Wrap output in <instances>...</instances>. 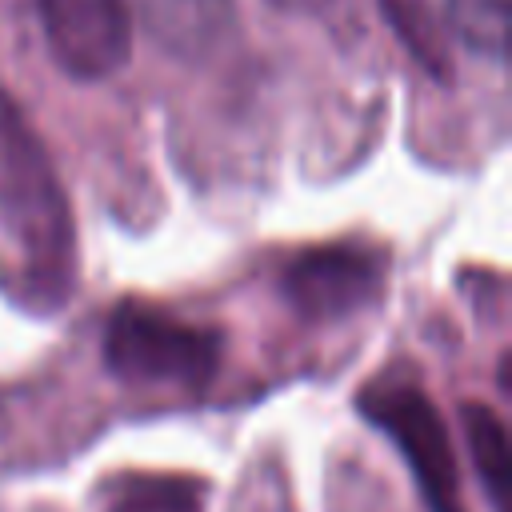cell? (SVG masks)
Instances as JSON below:
<instances>
[{"label": "cell", "instance_id": "cell-1", "mask_svg": "<svg viewBox=\"0 0 512 512\" xmlns=\"http://www.w3.org/2000/svg\"><path fill=\"white\" fill-rule=\"evenodd\" d=\"M0 228L12 248V292L32 312H56L76 284V224L56 164L0 92Z\"/></svg>", "mask_w": 512, "mask_h": 512}, {"label": "cell", "instance_id": "cell-2", "mask_svg": "<svg viewBox=\"0 0 512 512\" xmlns=\"http://www.w3.org/2000/svg\"><path fill=\"white\" fill-rule=\"evenodd\" d=\"M104 364L128 384L200 388L220 364V336L148 304H120L104 332Z\"/></svg>", "mask_w": 512, "mask_h": 512}, {"label": "cell", "instance_id": "cell-3", "mask_svg": "<svg viewBox=\"0 0 512 512\" xmlns=\"http://www.w3.org/2000/svg\"><path fill=\"white\" fill-rule=\"evenodd\" d=\"M360 412L380 432L392 436V444L408 460L432 512H464L460 508V472H456L448 428L420 384L380 376L360 392Z\"/></svg>", "mask_w": 512, "mask_h": 512}, {"label": "cell", "instance_id": "cell-4", "mask_svg": "<svg viewBox=\"0 0 512 512\" xmlns=\"http://www.w3.org/2000/svg\"><path fill=\"white\" fill-rule=\"evenodd\" d=\"M388 260L360 244H324L300 252L284 276L280 292L304 320H344L380 300Z\"/></svg>", "mask_w": 512, "mask_h": 512}, {"label": "cell", "instance_id": "cell-5", "mask_svg": "<svg viewBox=\"0 0 512 512\" xmlns=\"http://www.w3.org/2000/svg\"><path fill=\"white\" fill-rule=\"evenodd\" d=\"M52 60L72 80H104L128 64V0H36Z\"/></svg>", "mask_w": 512, "mask_h": 512}, {"label": "cell", "instance_id": "cell-6", "mask_svg": "<svg viewBox=\"0 0 512 512\" xmlns=\"http://www.w3.org/2000/svg\"><path fill=\"white\" fill-rule=\"evenodd\" d=\"M140 16L152 40L180 60L212 56L236 24L232 0H140Z\"/></svg>", "mask_w": 512, "mask_h": 512}, {"label": "cell", "instance_id": "cell-7", "mask_svg": "<svg viewBox=\"0 0 512 512\" xmlns=\"http://www.w3.org/2000/svg\"><path fill=\"white\" fill-rule=\"evenodd\" d=\"M384 20L400 36V44L416 56L420 68H428L436 80H452V52L448 32L440 16L432 12V0H380Z\"/></svg>", "mask_w": 512, "mask_h": 512}, {"label": "cell", "instance_id": "cell-8", "mask_svg": "<svg viewBox=\"0 0 512 512\" xmlns=\"http://www.w3.org/2000/svg\"><path fill=\"white\" fill-rule=\"evenodd\" d=\"M508 8L512 0H444V32L492 64L508 60Z\"/></svg>", "mask_w": 512, "mask_h": 512}, {"label": "cell", "instance_id": "cell-9", "mask_svg": "<svg viewBox=\"0 0 512 512\" xmlns=\"http://www.w3.org/2000/svg\"><path fill=\"white\" fill-rule=\"evenodd\" d=\"M460 420H464V436L472 448V464L488 488V500L496 504V512H508V432H504V420L488 404H464Z\"/></svg>", "mask_w": 512, "mask_h": 512}, {"label": "cell", "instance_id": "cell-10", "mask_svg": "<svg viewBox=\"0 0 512 512\" xmlns=\"http://www.w3.org/2000/svg\"><path fill=\"white\" fill-rule=\"evenodd\" d=\"M104 512H200V488L180 476H132Z\"/></svg>", "mask_w": 512, "mask_h": 512}, {"label": "cell", "instance_id": "cell-11", "mask_svg": "<svg viewBox=\"0 0 512 512\" xmlns=\"http://www.w3.org/2000/svg\"><path fill=\"white\" fill-rule=\"evenodd\" d=\"M272 8H280V12H292V16H316V12H324L332 0H268Z\"/></svg>", "mask_w": 512, "mask_h": 512}]
</instances>
